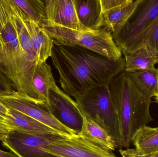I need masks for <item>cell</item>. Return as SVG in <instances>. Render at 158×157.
<instances>
[{
  "instance_id": "6da1fadb",
  "label": "cell",
  "mask_w": 158,
  "mask_h": 157,
  "mask_svg": "<svg viewBox=\"0 0 158 157\" xmlns=\"http://www.w3.org/2000/svg\"><path fill=\"white\" fill-rule=\"evenodd\" d=\"M25 17L13 0H0V70L14 84L21 98L45 109L32 85L38 60Z\"/></svg>"
},
{
  "instance_id": "7a4b0ae2",
  "label": "cell",
  "mask_w": 158,
  "mask_h": 157,
  "mask_svg": "<svg viewBox=\"0 0 158 157\" xmlns=\"http://www.w3.org/2000/svg\"><path fill=\"white\" fill-rule=\"evenodd\" d=\"M51 57L63 91L75 99L91 88L108 85L125 68L123 57L113 60L78 46L54 42Z\"/></svg>"
},
{
  "instance_id": "3957f363",
  "label": "cell",
  "mask_w": 158,
  "mask_h": 157,
  "mask_svg": "<svg viewBox=\"0 0 158 157\" xmlns=\"http://www.w3.org/2000/svg\"><path fill=\"white\" fill-rule=\"evenodd\" d=\"M108 87L118 118L121 147L129 148L136 131L153 120L149 111L152 100L138 90L124 71L111 79Z\"/></svg>"
},
{
  "instance_id": "277c9868",
  "label": "cell",
  "mask_w": 158,
  "mask_h": 157,
  "mask_svg": "<svg viewBox=\"0 0 158 157\" xmlns=\"http://www.w3.org/2000/svg\"><path fill=\"white\" fill-rule=\"evenodd\" d=\"M75 100L81 112L106 130L121 147L120 127L108 85L89 89Z\"/></svg>"
},
{
  "instance_id": "5b68a950",
  "label": "cell",
  "mask_w": 158,
  "mask_h": 157,
  "mask_svg": "<svg viewBox=\"0 0 158 157\" xmlns=\"http://www.w3.org/2000/svg\"><path fill=\"white\" fill-rule=\"evenodd\" d=\"M41 27L54 43L80 46L113 60L122 57V53L114 42L111 32L106 28L92 32L55 26H43Z\"/></svg>"
},
{
  "instance_id": "8992f818",
  "label": "cell",
  "mask_w": 158,
  "mask_h": 157,
  "mask_svg": "<svg viewBox=\"0 0 158 157\" xmlns=\"http://www.w3.org/2000/svg\"><path fill=\"white\" fill-rule=\"evenodd\" d=\"M158 16V0H139L130 17L111 33L122 54H130L144 44L145 33Z\"/></svg>"
},
{
  "instance_id": "52a82bcc",
  "label": "cell",
  "mask_w": 158,
  "mask_h": 157,
  "mask_svg": "<svg viewBox=\"0 0 158 157\" xmlns=\"http://www.w3.org/2000/svg\"><path fill=\"white\" fill-rule=\"evenodd\" d=\"M64 136L60 134L34 133L9 129L2 142L4 147L19 157H58L48 152L47 147Z\"/></svg>"
},
{
  "instance_id": "ba28073f",
  "label": "cell",
  "mask_w": 158,
  "mask_h": 157,
  "mask_svg": "<svg viewBox=\"0 0 158 157\" xmlns=\"http://www.w3.org/2000/svg\"><path fill=\"white\" fill-rule=\"evenodd\" d=\"M48 103L49 112L63 125L78 135L83 118L76 101L56 86L49 90Z\"/></svg>"
},
{
  "instance_id": "9c48e42d",
  "label": "cell",
  "mask_w": 158,
  "mask_h": 157,
  "mask_svg": "<svg viewBox=\"0 0 158 157\" xmlns=\"http://www.w3.org/2000/svg\"><path fill=\"white\" fill-rule=\"evenodd\" d=\"M47 150L58 157H118L77 134L53 141Z\"/></svg>"
},
{
  "instance_id": "30bf717a",
  "label": "cell",
  "mask_w": 158,
  "mask_h": 157,
  "mask_svg": "<svg viewBox=\"0 0 158 157\" xmlns=\"http://www.w3.org/2000/svg\"><path fill=\"white\" fill-rule=\"evenodd\" d=\"M0 101L6 108L20 112L64 136L70 137L76 135L59 122L48 111L36 104L19 97H0Z\"/></svg>"
},
{
  "instance_id": "8fae6325",
  "label": "cell",
  "mask_w": 158,
  "mask_h": 157,
  "mask_svg": "<svg viewBox=\"0 0 158 157\" xmlns=\"http://www.w3.org/2000/svg\"><path fill=\"white\" fill-rule=\"evenodd\" d=\"M46 24L71 29L88 31L79 22L73 0H44Z\"/></svg>"
},
{
  "instance_id": "7c38bea8",
  "label": "cell",
  "mask_w": 158,
  "mask_h": 157,
  "mask_svg": "<svg viewBox=\"0 0 158 157\" xmlns=\"http://www.w3.org/2000/svg\"><path fill=\"white\" fill-rule=\"evenodd\" d=\"M80 23L88 31L95 32L105 26L100 0H73Z\"/></svg>"
},
{
  "instance_id": "4fadbf2b",
  "label": "cell",
  "mask_w": 158,
  "mask_h": 157,
  "mask_svg": "<svg viewBox=\"0 0 158 157\" xmlns=\"http://www.w3.org/2000/svg\"><path fill=\"white\" fill-rule=\"evenodd\" d=\"M25 21L31 45L37 55L38 64L46 62L47 59L52 55L53 40L38 23L26 15Z\"/></svg>"
},
{
  "instance_id": "5bb4252c",
  "label": "cell",
  "mask_w": 158,
  "mask_h": 157,
  "mask_svg": "<svg viewBox=\"0 0 158 157\" xmlns=\"http://www.w3.org/2000/svg\"><path fill=\"white\" fill-rule=\"evenodd\" d=\"M7 108L4 124L10 130L34 133L61 134L20 112L10 108Z\"/></svg>"
},
{
  "instance_id": "9a60e30c",
  "label": "cell",
  "mask_w": 158,
  "mask_h": 157,
  "mask_svg": "<svg viewBox=\"0 0 158 157\" xmlns=\"http://www.w3.org/2000/svg\"><path fill=\"white\" fill-rule=\"evenodd\" d=\"M83 124L79 135L100 148L112 153L117 147L110 135L101 126L81 112Z\"/></svg>"
},
{
  "instance_id": "2e32d148",
  "label": "cell",
  "mask_w": 158,
  "mask_h": 157,
  "mask_svg": "<svg viewBox=\"0 0 158 157\" xmlns=\"http://www.w3.org/2000/svg\"><path fill=\"white\" fill-rule=\"evenodd\" d=\"M32 85L45 109L49 112V90L57 85L51 66L47 63L38 64L36 65L32 77Z\"/></svg>"
},
{
  "instance_id": "e0dca14e",
  "label": "cell",
  "mask_w": 158,
  "mask_h": 157,
  "mask_svg": "<svg viewBox=\"0 0 158 157\" xmlns=\"http://www.w3.org/2000/svg\"><path fill=\"white\" fill-rule=\"evenodd\" d=\"M124 56V71L127 73L156 70L155 65L158 64V55L151 51L145 44L133 52Z\"/></svg>"
},
{
  "instance_id": "ac0fdd59",
  "label": "cell",
  "mask_w": 158,
  "mask_h": 157,
  "mask_svg": "<svg viewBox=\"0 0 158 157\" xmlns=\"http://www.w3.org/2000/svg\"><path fill=\"white\" fill-rule=\"evenodd\" d=\"M135 149L142 155L153 154L158 151V128L145 125L138 129L133 137Z\"/></svg>"
},
{
  "instance_id": "d6986e66",
  "label": "cell",
  "mask_w": 158,
  "mask_h": 157,
  "mask_svg": "<svg viewBox=\"0 0 158 157\" xmlns=\"http://www.w3.org/2000/svg\"><path fill=\"white\" fill-rule=\"evenodd\" d=\"M128 73L135 85L143 95L150 99L156 96L158 84L157 69Z\"/></svg>"
},
{
  "instance_id": "ffe728a7",
  "label": "cell",
  "mask_w": 158,
  "mask_h": 157,
  "mask_svg": "<svg viewBox=\"0 0 158 157\" xmlns=\"http://www.w3.org/2000/svg\"><path fill=\"white\" fill-rule=\"evenodd\" d=\"M139 2V0H132L125 5L103 13L105 27L112 33L125 23L135 10Z\"/></svg>"
},
{
  "instance_id": "44dd1931",
  "label": "cell",
  "mask_w": 158,
  "mask_h": 157,
  "mask_svg": "<svg viewBox=\"0 0 158 157\" xmlns=\"http://www.w3.org/2000/svg\"><path fill=\"white\" fill-rule=\"evenodd\" d=\"M26 16L41 27L46 24L45 6L42 0H13Z\"/></svg>"
},
{
  "instance_id": "7402d4cb",
  "label": "cell",
  "mask_w": 158,
  "mask_h": 157,
  "mask_svg": "<svg viewBox=\"0 0 158 157\" xmlns=\"http://www.w3.org/2000/svg\"><path fill=\"white\" fill-rule=\"evenodd\" d=\"M143 41L147 48L158 56V16L146 31Z\"/></svg>"
},
{
  "instance_id": "603a6c76",
  "label": "cell",
  "mask_w": 158,
  "mask_h": 157,
  "mask_svg": "<svg viewBox=\"0 0 158 157\" xmlns=\"http://www.w3.org/2000/svg\"><path fill=\"white\" fill-rule=\"evenodd\" d=\"M20 97L16 90L15 85L7 76L0 70V97Z\"/></svg>"
},
{
  "instance_id": "cb8c5ba5",
  "label": "cell",
  "mask_w": 158,
  "mask_h": 157,
  "mask_svg": "<svg viewBox=\"0 0 158 157\" xmlns=\"http://www.w3.org/2000/svg\"><path fill=\"white\" fill-rule=\"evenodd\" d=\"M132 0H100L102 13L118 8L131 2Z\"/></svg>"
},
{
  "instance_id": "d4e9b609",
  "label": "cell",
  "mask_w": 158,
  "mask_h": 157,
  "mask_svg": "<svg viewBox=\"0 0 158 157\" xmlns=\"http://www.w3.org/2000/svg\"><path fill=\"white\" fill-rule=\"evenodd\" d=\"M122 157H158V151L149 155H144L139 154L135 149L127 148L125 150H119Z\"/></svg>"
},
{
  "instance_id": "484cf974",
  "label": "cell",
  "mask_w": 158,
  "mask_h": 157,
  "mask_svg": "<svg viewBox=\"0 0 158 157\" xmlns=\"http://www.w3.org/2000/svg\"><path fill=\"white\" fill-rule=\"evenodd\" d=\"M8 108L0 101V124H4Z\"/></svg>"
},
{
  "instance_id": "4316f807",
  "label": "cell",
  "mask_w": 158,
  "mask_h": 157,
  "mask_svg": "<svg viewBox=\"0 0 158 157\" xmlns=\"http://www.w3.org/2000/svg\"><path fill=\"white\" fill-rule=\"evenodd\" d=\"M9 129L4 124H0V140L2 141L6 136Z\"/></svg>"
},
{
  "instance_id": "83f0119b",
  "label": "cell",
  "mask_w": 158,
  "mask_h": 157,
  "mask_svg": "<svg viewBox=\"0 0 158 157\" xmlns=\"http://www.w3.org/2000/svg\"><path fill=\"white\" fill-rule=\"evenodd\" d=\"M0 157H19L14 153H8L0 150Z\"/></svg>"
},
{
  "instance_id": "f1b7e54d",
  "label": "cell",
  "mask_w": 158,
  "mask_h": 157,
  "mask_svg": "<svg viewBox=\"0 0 158 157\" xmlns=\"http://www.w3.org/2000/svg\"><path fill=\"white\" fill-rule=\"evenodd\" d=\"M157 70L158 73V84L157 87L156 92V96H158V68H157Z\"/></svg>"
},
{
  "instance_id": "f546056e",
  "label": "cell",
  "mask_w": 158,
  "mask_h": 157,
  "mask_svg": "<svg viewBox=\"0 0 158 157\" xmlns=\"http://www.w3.org/2000/svg\"><path fill=\"white\" fill-rule=\"evenodd\" d=\"M155 100H156V102L158 104V96H155Z\"/></svg>"
},
{
  "instance_id": "4dcf8cb0",
  "label": "cell",
  "mask_w": 158,
  "mask_h": 157,
  "mask_svg": "<svg viewBox=\"0 0 158 157\" xmlns=\"http://www.w3.org/2000/svg\"></svg>"
}]
</instances>
